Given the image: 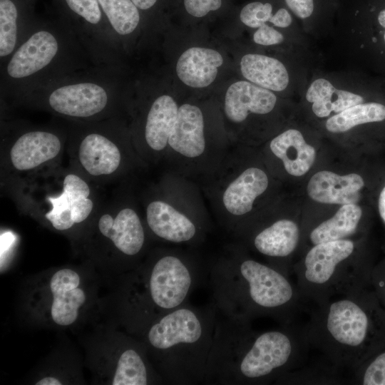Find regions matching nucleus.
Returning a JSON list of instances; mask_svg holds the SVG:
<instances>
[{"label":"nucleus","mask_w":385,"mask_h":385,"mask_svg":"<svg viewBox=\"0 0 385 385\" xmlns=\"http://www.w3.org/2000/svg\"><path fill=\"white\" fill-rule=\"evenodd\" d=\"M26 2H27L28 4L32 5L34 6L36 2L37 1V0H24Z\"/></svg>","instance_id":"42"},{"label":"nucleus","mask_w":385,"mask_h":385,"mask_svg":"<svg viewBox=\"0 0 385 385\" xmlns=\"http://www.w3.org/2000/svg\"><path fill=\"white\" fill-rule=\"evenodd\" d=\"M118 66L93 65L25 93L11 103L73 122L118 118L121 93Z\"/></svg>","instance_id":"6"},{"label":"nucleus","mask_w":385,"mask_h":385,"mask_svg":"<svg viewBox=\"0 0 385 385\" xmlns=\"http://www.w3.org/2000/svg\"><path fill=\"white\" fill-rule=\"evenodd\" d=\"M212 302L229 317L251 322L269 317L293 324L306 301L289 276L241 252H232L207 268Z\"/></svg>","instance_id":"2"},{"label":"nucleus","mask_w":385,"mask_h":385,"mask_svg":"<svg viewBox=\"0 0 385 385\" xmlns=\"http://www.w3.org/2000/svg\"><path fill=\"white\" fill-rule=\"evenodd\" d=\"M207 272L194 260L175 252L162 254L150 265L143 285V304L155 319L189 302Z\"/></svg>","instance_id":"10"},{"label":"nucleus","mask_w":385,"mask_h":385,"mask_svg":"<svg viewBox=\"0 0 385 385\" xmlns=\"http://www.w3.org/2000/svg\"><path fill=\"white\" fill-rule=\"evenodd\" d=\"M305 98L318 118L332 117L346 108L364 102L360 94L337 88L324 78L314 79L308 86Z\"/></svg>","instance_id":"25"},{"label":"nucleus","mask_w":385,"mask_h":385,"mask_svg":"<svg viewBox=\"0 0 385 385\" xmlns=\"http://www.w3.org/2000/svg\"><path fill=\"white\" fill-rule=\"evenodd\" d=\"M36 384V385H61V382L54 377L47 376L37 381Z\"/></svg>","instance_id":"40"},{"label":"nucleus","mask_w":385,"mask_h":385,"mask_svg":"<svg viewBox=\"0 0 385 385\" xmlns=\"http://www.w3.org/2000/svg\"><path fill=\"white\" fill-rule=\"evenodd\" d=\"M168 145L175 152L190 158L203 153L205 148L204 119L197 106L185 103L179 107Z\"/></svg>","instance_id":"20"},{"label":"nucleus","mask_w":385,"mask_h":385,"mask_svg":"<svg viewBox=\"0 0 385 385\" xmlns=\"http://www.w3.org/2000/svg\"><path fill=\"white\" fill-rule=\"evenodd\" d=\"M240 71L247 81L273 92L282 91L289 84V74L284 64L266 55L245 54L240 61Z\"/></svg>","instance_id":"26"},{"label":"nucleus","mask_w":385,"mask_h":385,"mask_svg":"<svg viewBox=\"0 0 385 385\" xmlns=\"http://www.w3.org/2000/svg\"><path fill=\"white\" fill-rule=\"evenodd\" d=\"M223 58L218 51L207 48L192 47L178 58L176 73L185 85L195 88H205L216 78Z\"/></svg>","instance_id":"21"},{"label":"nucleus","mask_w":385,"mask_h":385,"mask_svg":"<svg viewBox=\"0 0 385 385\" xmlns=\"http://www.w3.org/2000/svg\"><path fill=\"white\" fill-rule=\"evenodd\" d=\"M384 41H385V34H384Z\"/></svg>","instance_id":"43"},{"label":"nucleus","mask_w":385,"mask_h":385,"mask_svg":"<svg viewBox=\"0 0 385 385\" xmlns=\"http://www.w3.org/2000/svg\"><path fill=\"white\" fill-rule=\"evenodd\" d=\"M222 0H184V6L188 14L195 17H202L210 11L220 8Z\"/></svg>","instance_id":"35"},{"label":"nucleus","mask_w":385,"mask_h":385,"mask_svg":"<svg viewBox=\"0 0 385 385\" xmlns=\"http://www.w3.org/2000/svg\"><path fill=\"white\" fill-rule=\"evenodd\" d=\"M364 186V180L359 174L339 175L322 170L310 178L307 190L309 196L316 202L343 205L356 203Z\"/></svg>","instance_id":"17"},{"label":"nucleus","mask_w":385,"mask_h":385,"mask_svg":"<svg viewBox=\"0 0 385 385\" xmlns=\"http://www.w3.org/2000/svg\"><path fill=\"white\" fill-rule=\"evenodd\" d=\"M352 373V384L385 385V344L370 355Z\"/></svg>","instance_id":"32"},{"label":"nucleus","mask_w":385,"mask_h":385,"mask_svg":"<svg viewBox=\"0 0 385 385\" xmlns=\"http://www.w3.org/2000/svg\"><path fill=\"white\" fill-rule=\"evenodd\" d=\"M284 39L280 31L267 24H262L253 34L255 43L266 46L279 44Z\"/></svg>","instance_id":"34"},{"label":"nucleus","mask_w":385,"mask_h":385,"mask_svg":"<svg viewBox=\"0 0 385 385\" xmlns=\"http://www.w3.org/2000/svg\"><path fill=\"white\" fill-rule=\"evenodd\" d=\"M58 16L78 36L96 64L118 66L120 43L98 0H53Z\"/></svg>","instance_id":"12"},{"label":"nucleus","mask_w":385,"mask_h":385,"mask_svg":"<svg viewBox=\"0 0 385 385\" xmlns=\"http://www.w3.org/2000/svg\"><path fill=\"white\" fill-rule=\"evenodd\" d=\"M146 221L158 237L173 243L192 241L198 229L192 220L165 201H151L146 207Z\"/></svg>","instance_id":"18"},{"label":"nucleus","mask_w":385,"mask_h":385,"mask_svg":"<svg viewBox=\"0 0 385 385\" xmlns=\"http://www.w3.org/2000/svg\"><path fill=\"white\" fill-rule=\"evenodd\" d=\"M216 322L214 304L188 302L155 319L147 341L163 376L175 385L204 384Z\"/></svg>","instance_id":"5"},{"label":"nucleus","mask_w":385,"mask_h":385,"mask_svg":"<svg viewBox=\"0 0 385 385\" xmlns=\"http://www.w3.org/2000/svg\"><path fill=\"white\" fill-rule=\"evenodd\" d=\"M95 63L74 31L60 18H38L29 34L1 65V94L18 97ZM96 64V63H95Z\"/></svg>","instance_id":"4"},{"label":"nucleus","mask_w":385,"mask_h":385,"mask_svg":"<svg viewBox=\"0 0 385 385\" xmlns=\"http://www.w3.org/2000/svg\"><path fill=\"white\" fill-rule=\"evenodd\" d=\"M79 284L78 274L71 269H61L52 276L50 289L53 300L51 312L56 324L67 326L76 320L78 310L86 300Z\"/></svg>","instance_id":"19"},{"label":"nucleus","mask_w":385,"mask_h":385,"mask_svg":"<svg viewBox=\"0 0 385 385\" xmlns=\"http://www.w3.org/2000/svg\"><path fill=\"white\" fill-rule=\"evenodd\" d=\"M379 215L385 225V186L381 190L378 200Z\"/></svg>","instance_id":"39"},{"label":"nucleus","mask_w":385,"mask_h":385,"mask_svg":"<svg viewBox=\"0 0 385 385\" xmlns=\"http://www.w3.org/2000/svg\"><path fill=\"white\" fill-rule=\"evenodd\" d=\"M178 108L174 98L166 94L156 97L150 104L145 115L143 138L152 151L161 152L168 145Z\"/></svg>","instance_id":"24"},{"label":"nucleus","mask_w":385,"mask_h":385,"mask_svg":"<svg viewBox=\"0 0 385 385\" xmlns=\"http://www.w3.org/2000/svg\"><path fill=\"white\" fill-rule=\"evenodd\" d=\"M71 122L67 141L72 168L88 180L107 181L118 175L125 155L118 118Z\"/></svg>","instance_id":"8"},{"label":"nucleus","mask_w":385,"mask_h":385,"mask_svg":"<svg viewBox=\"0 0 385 385\" xmlns=\"http://www.w3.org/2000/svg\"><path fill=\"white\" fill-rule=\"evenodd\" d=\"M52 170L51 182L46 183L43 189L24 188L39 193L22 191L27 196L21 197L26 200L23 203L29 211L42 212L44 219L55 230L65 231L87 220L98 211L97 205L91 186L81 174L73 168L60 173L55 169L53 179Z\"/></svg>","instance_id":"9"},{"label":"nucleus","mask_w":385,"mask_h":385,"mask_svg":"<svg viewBox=\"0 0 385 385\" xmlns=\"http://www.w3.org/2000/svg\"><path fill=\"white\" fill-rule=\"evenodd\" d=\"M385 120V106L376 102H363L329 117L325 123L332 133L346 132L361 124Z\"/></svg>","instance_id":"29"},{"label":"nucleus","mask_w":385,"mask_h":385,"mask_svg":"<svg viewBox=\"0 0 385 385\" xmlns=\"http://www.w3.org/2000/svg\"><path fill=\"white\" fill-rule=\"evenodd\" d=\"M215 309V329L204 384H274L304 361L310 347L304 327L292 324L256 332L251 322L229 317Z\"/></svg>","instance_id":"1"},{"label":"nucleus","mask_w":385,"mask_h":385,"mask_svg":"<svg viewBox=\"0 0 385 385\" xmlns=\"http://www.w3.org/2000/svg\"><path fill=\"white\" fill-rule=\"evenodd\" d=\"M270 148L282 161L285 170L293 176L304 175L315 160V149L306 142L302 133L294 128L286 130L274 137Z\"/></svg>","instance_id":"22"},{"label":"nucleus","mask_w":385,"mask_h":385,"mask_svg":"<svg viewBox=\"0 0 385 385\" xmlns=\"http://www.w3.org/2000/svg\"><path fill=\"white\" fill-rule=\"evenodd\" d=\"M362 210L356 203L343 205L330 218L322 222L309 232L312 245L350 238L360 226Z\"/></svg>","instance_id":"27"},{"label":"nucleus","mask_w":385,"mask_h":385,"mask_svg":"<svg viewBox=\"0 0 385 385\" xmlns=\"http://www.w3.org/2000/svg\"><path fill=\"white\" fill-rule=\"evenodd\" d=\"M38 17L34 6L24 0H0L1 65L25 39Z\"/></svg>","instance_id":"15"},{"label":"nucleus","mask_w":385,"mask_h":385,"mask_svg":"<svg viewBox=\"0 0 385 385\" xmlns=\"http://www.w3.org/2000/svg\"><path fill=\"white\" fill-rule=\"evenodd\" d=\"M267 174L258 168H249L231 182L222 195L227 211L235 216L244 215L252 209L255 199L267 188Z\"/></svg>","instance_id":"23"},{"label":"nucleus","mask_w":385,"mask_h":385,"mask_svg":"<svg viewBox=\"0 0 385 385\" xmlns=\"http://www.w3.org/2000/svg\"><path fill=\"white\" fill-rule=\"evenodd\" d=\"M300 238V229L294 221L280 219L255 232L251 242L257 252L270 260L268 265L290 277L293 270L290 257Z\"/></svg>","instance_id":"13"},{"label":"nucleus","mask_w":385,"mask_h":385,"mask_svg":"<svg viewBox=\"0 0 385 385\" xmlns=\"http://www.w3.org/2000/svg\"><path fill=\"white\" fill-rule=\"evenodd\" d=\"M371 287L385 307V259L373 267Z\"/></svg>","instance_id":"36"},{"label":"nucleus","mask_w":385,"mask_h":385,"mask_svg":"<svg viewBox=\"0 0 385 385\" xmlns=\"http://www.w3.org/2000/svg\"><path fill=\"white\" fill-rule=\"evenodd\" d=\"M339 369L326 359L309 366L297 368L287 372L275 384H339L342 379L339 376Z\"/></svg>","instance_id":"30"},{"label":"nucleus","mask_w":385,"mask_h":385,"mask_svg":"<svg viewBox=\"0 0 385 385\" xmlns=\"http://www.w3.org/2000/svg\"><path fill=\"white\" fill-rule=\"evenodd\" d=\"M140 11L151 9L158 2V0H131Z\"/></svg>","instance_id":"38"},{"label":"nucleus","mask_w":385,"mask_h":385,"mask_svg":"<svg viewBox=\"0 0 385 385\" xmlns=\"http://www.w3.org/2000/svg\"><path fill=\"white\" fill-rule=\"evenodd\" d=\"M360 245L351 238L317 244L293 265L292 274L306 300L319 304L371 287L374 265Z\"/></svg>","instance_id":"7"},{"label":"nucleus","mask_w":385,"mask_h":385,"mask_svg":"<svg viewBox=\"0 0 385 385\" xmlns=\"http://www.w3.org/2000/svg\"><path fill=\"white\" fill-rule=\"evenodd\" d=\"M316 305L307 339L340 370L353 372L385 344V307L371 287Z\"/></svg>","instance_id":"3"},{"label":"nucleus","mask_w":385,"mask_h":385,"mask_svg":"<svg viewBox=\"0 0 385 385\" xmlns=\"http://www.w3.org/2000/svg\"><path fill=\"white\" fill-rule=\"evenodd\" d=\"M285 2L292 13L299 19H307L313 13V0H285Z\"/></svg>","instance_id":"37"},{"label":"nucleus","mask_w":385,"mask_h":385,"mask_svg":"<svg viewBox=\"0 0 385 385\" xmlns=\"http://www.w3.org/2000/svg\"><path fill=\"white\" fill-rule=\"evenodd\" d=\"M120 43L135 33L141 21L140 10L131 0H98Z\"/></svg>","instance_id":"28"},{"label":"nucleus","mask_w":385,"mask_h":385,"mask_svg":"<svg viewBox=\"0 0 385 385\" xmlns=\"http://www.w3.org/2000/svg\"><path fill=\"white\" fill-rule=\"evenodd\" d=\"M272 6L270 3L251 2L241 10L240 18L241 21L250 28H259L262 24H272Z\"/></svg>","instance_id":"33"},{"label":"nucleus","mask_w":385,"mask_h":385,"mask_svg":"<svg viewBox=\"0 0 385 385\" xmlns=\"http://www.w3.org/2000/svg\"><path fill=\"white\" fill-rule=\"evenodd\" d=\"M277 96L270 90L248 81L233 83L225 98V113L234 123L245 121L250 114L265 115L273 111Z\"/></svg>","instance_id":"16"},{"label":"nucleus","mask_w":385,"mask_h":385,"mask_svg":"<svg viewBox=\"0 0 385 385\" xmlns=\"http://www.w3.org/2000/svg\"><path fill=\"white\" fill-rule=\"evenodd\" d=\"M7 129L4 166L13 175H41L55 169L63 152L67 132L57 128L12 125ZM47 173V172H46Z\"/></svg>","instance_id":"11"},{"label":"nucleus","mask_w":385,"mask_h":385,"mask_svg":"<svg viewBox=\"0 0 385 385\" xmlns=\"http://www.w3.org/2000/svg\"><path fill=\"white\" fill-rule=\"evenodd\" d=\"M378 21L381 26L385 28V9L382 10L378 16Z\"/></svg>","instance_id":"41"},{"label":"nucleus","mask_w":385,"mask_h":385,"mask_svg":"<svg viewBox=\"0 0 385 385\" xmlns=\"http://www.w3.org/2000/svg\"><path fill=\"white\" fill-rule=\"evenodd\" d=\"M98 218L100 233L110 240L123 255L134 257L138 255L145 242V233L136 211L129 207L109 206Z\"/></svg>","instance_id":"14"},{"label":"nucleus","mask_w":385,"mask_h":385,"mask_svg":"<svg viewBox=\"0 0 385 385\" xmlns=\"http://www.w3.org/2000/svg\"><path fill=\"white\" fill-rule=\"evenodd\" d=\"M140 354L134 348H128L121 353L113 379V385L148 384V371Z\"/></svg>","instance_id":"31"}]
</instances>
